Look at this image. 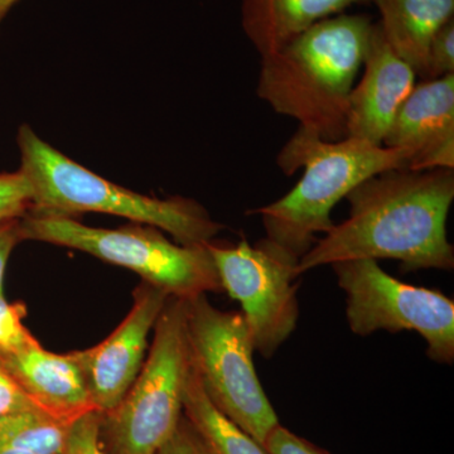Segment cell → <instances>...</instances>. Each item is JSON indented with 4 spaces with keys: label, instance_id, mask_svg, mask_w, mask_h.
I'll use <instances>...</instances> for the list:
<instances>
[{
    "label": "cell",
    "instance_id": "cell-1",
    "mask_svg": "<svg viewBox=\"0 0 454 454\" xmlns=\"http://www.w3.org/2000/svg\"><path fill=\"white\" fill-rule=\"evenodd\" d=\"M349 216L318 239L298 262L295 277L352 259H395L403 270H453L447 219L454 169H390L348 193Z\"/></svg>",
    "mask_w": 454,
    "mask_h": 454
},
{
    "label": "cell",
    "instance_id": "cell-2",
    "mask_svg": "<svg viewBox=\"0 0 454 454\" xmlns=\"http://www.w3.org/2000/svg\"><path fill=\"white\" fill-rule=\"evenodd\" d=\"M372 25L364 14H337L316 23L262 57L256 95L322 139L348 138V98Z\"/></svg>",
    "mask_w": 454,
    "mask_h": 454
},
{
    "label": "cell",
    "instance_id": "cell-3",
    "mask_svg": "<svg viewBox=\"0 0 454 454\" xmlns=\"http://www.w3.org/2000/svg\"><path fill=\"white\" fill-rule=\"evenodd\" d=\"M408 154L400 149L354 138L330 142L298 128L278 154L277 164L286 176L303 168L301 181L282 199L256 208L271 243L300 262L336 223L334 206L367 178L385 170L405 169Z\"/></svg>",
    "mask_w": 454,
    "mask_h": 454
},
{
    "label": "cell",
    "instance_id": "cell-4",
    "mask_svg": "<svg viewBox=\"0 0 454 454\" xmlns=\"http://www.w3.org/2000/svg\"><path fill=\"white\" fill-rule=\"evenodd\" d=\"M20 168L32 186L28 214L73 217L98 212L124 217L168 232L176 243L203 245L223 225L212 220L195 200H160L140 195L95 175L41 139L28 125L18 130Z\"/></svg>",
    "mask_w": 454,
    "mask_h": 454
},
{
    "label": "cell",
    "instance_id": "cell-5",
    "mask_svg": "<svg viewBox=\"0 0 454 454\" xmlns=\"http://www.w3.org/2000/svg\"><path fill=\"white\" fill-rule=\"evenodd\" d=\"M20 227L25 240L70 247L129 269L170 297L191 301L223 291L207 244L172 243L157 227L136 223L98 229L73 217L32 214L20 219Z\"/></svg>",
    "mask_w": 454,
    "mask_h": 454
},
{
    "label": "cell",
    "instance_id": "cell-6",
    "mask_svg": "<svg viewBox=\"0 0 454 454\" xmlns=\"http://www.w3.org/2000/svg\"><path fill=\"white\" fill-rule=\"evenodd\" d=\"M192 370L187 301L170 297L154 325L148 357L127 395L103 414L107 454H157L177 429Z\"/></svg>",
    "mask_w": 454,
    "mask_h": 454
},
{
    "label": "cell",
    "instance_id": "cell-7",
    "mask_svg": "<svg viewBox=\"0 0 454 454\" xmlns=\"http://www.w3.org/2000/svg\"><path fill=\"white\" fill-rule=\"evenodd\" d=\"M191 358L214 405L264 447L278 415L260 384L243 313L215 309L207 295L187 301Z\"/></svg>",
    "mask_w": 454,
    "mask_h": 454
},
{
    "label": "cell",
    "instance_id": "cell-8",
    "mask_svg": "<svg viewBox=\"0 0 454 454\" xmlns=\"http://www.w3.org/2000/svg\"><path fill=\"white\" fill-rule=\"evenodd\" d=\"M346 293L349 330L358 336L376 331H415L426 340L427 355L438 364L454 363V301L441 292L400 282L378 260L352 259L333 264Z\"/></svg>",
    "mask_w": 454,
    "mask_h": 454
},
{
    "label": "cell",
    "instance_id": "cell-9",
    "mask_svg": "<svg viewBox=\"0 0 454 454\" xmlns=\"http://www.w3.org/2000/svg\"><path fill=\"white\" fill-rule=\"evenodd\" d=\"M221 286L240 301L254 348L268 358L288 340L297 325L300 306L294 284L298 260L267 238L255 245L207 243Z\"/></svg>",
    "mask_w": 454,
    "mask_h": 454
},
{
    "label": "cell",
    "instance_id": "cell-10",
    "mask_svg": "<svg viewBox=\"0 0 454 454\" xmlns=\"http://www.w3.org/2000/svg\"><path fill=\"white\" fill-rule=\"evenodd\" d=\"M129 315L103 342L76 351L95 409L109 413L127 395L145 361L148 337L170 295L143 282L133 294Z\"/></svg>",
    "mask_w": 454,
    "mask_h": 454
},
{
    "label": "cell",
    "instance_id": "cell-11",
    "mask_svg": "<svg viewBox=\"0 0 454 454\" xmlns=\"http://www.w3.org/2000/svg\"><path fill=\"white\" fill-rule=\"evenodd\" d=\"M382 145L408 154L405 169H454V74L415 85Z\"/></svg>",
    "mask_w": 454,
    "mask_h": 454
},
{
    "label": "cell",
    "instance_id": "cell-12",
    "mask_svg": "<svg viewBox=\"0 0 454 454\" xmlns=\"http://www.w3.org/2000/svg\"><path fill=\"white\" fill-rule=\"evenodd\" d=\"M364 74L348 98L346 136L382 145L397 110L415 86L413 68L385 38L380 23H373Z\"/></svg>",
    "mask_w": 454,
    "mask_h": 454
},
{
    "label": "cell",
    "instance_id": "cell-13",
    "mask_svg": "<svg viewBox=\"0 0 454 454\" xmlns=\"http://www.w3.org/2000/svg\"><path fill=\"white\" fill-rule=\"evenodd\" d=\"M0 364L35 408L59 422L74 424L90 411H98L76 351L59 355L38 343L0 358Z\"/></svg>",
    "mask_w": 454,
    "mask_h": 454
},
{
    "label": "cell",
    "instance_id": "cell-14",
    "mask_svg": "<svg viewBox=\"0 0 454 454\" xmlns=\"http://www.w3.org/2000/svg\"><path fill=\"white\" fill-rule=\"evenodd\" d=\"M365 2L369 0H244L243 28L264 57L325 18Z\"/></svg>",
    "mask_w": 454,
    "mask_h": 454
},
{
    "label": "cell",
    "instance_id": "cell-15",
    "mask_svg": "<svg viewBox=\"0 0 454 454\" xmlns=\"http://www.w3.org/2000/svg\"><path fill=\"white\" fill-rule=\"evenodd\" d=\"M380 12L385 38L423 77L430 41L454 18V0H372Z\"/></svg>",
    "mask_w": 454,
    "mask_h": 454
},
{
    "label": "cell",
    "instance_id": "cell-16",
    "mask_svg": "<svg viewBox=\"0 0 454 454\" xmlns=\"http://www.w3.org/2000/svg\"><path fill=\"white\" fill-rule=\"evenodd\" d=\"M184 415L208 454H268L262 444L214 405L193 365L184 391Z\"/></svg>",
    "mask_w": 454,
    "mask_h": 454
},
{
    "label": "cell",
    "instance_id": "cell-17",
    "mask_svg": "<svg viewBox=\"0 0 454 454\" xmlns=\"http://www.w3.org/2000/svg\"><path fill=\"white\" fill-rule=\"evenodd\" d=\"M71 427L40 409L4 415L0 418V450L64 454Z\"/></svg>",
    "mask_w": 454,
    "mask_h": 454
},
{
    "label": "cell",
    "instance_id": "cell-18",
    "mask_svg": "<svg viewBox=\"0 0 454 454\" xmlns=\"http://www.w3.org/2000/svg\"><path fill=\"white\" fill-rule=\"evenodd\" d=\"M26 315L25 304L11 303L0 294V358L40 343L23 324Z\"/></svg>",
    "mask_w": 454,
    "mask_h": 454
},
{
    "label": "cell",
    "instance_id": "cell-19",
    "mask_svg": "<svg viewBox=\"0 0 454 454\" xmlns=\"http://www.w3.org/2000/svg\"><path fill=\"white\" fill-rule=\"evenodd\" d=\"M32 186L22 169L0 173V225L25 217L32 208Z\"/></svg>",
    "mask_w": 454,
    "mask_h": 454
},
{
    "label": "cell",
    "instance_id": "cell-20",
    "mask_svg": "<svg viewBox=\"0 0 454 454\" xmlns=\"http://www.w3.org/2000/svg\"><path fill=\"white\" fill-rule=\"evenodd\" d=\"M454 74V18L441 27L430 41L423 80Z\"/></svg>",
    "mask_w": 454,
    "mask_h": 454
},
{
    "label": "cell",
    "instance_id": "cell-21",
    "mask_svg": "<svg viewBox=\"0 0 454 454\" xmlns=\"http://www.w3.org/2000/svg\"><path fill=\"white\" fill-rule=\"evenodd\" d=\"M100 411H90L71 427L64 454H107L101 441Z\"/></svg>",
    "mask_w": 454,
    "mask_h": 454
},
{
    "label": "cell",
    "instance_id": "cell-22",
    "mask_svg": "<svg viewBox=\"0 0 454 454\" xmlns=\"http://www.w3.org/2000/svg\"><path fill=\"white\" fill-rule=\"evenodd\" d=\"M264 448L268 454H330L306 439L298 437L280 424L271 430Z\"/></svg>",
    "mask_w": 454,
    "mask_h": 454
},
{
    "label": "cell",
    "instance_id": "cell-23",
    "mask_svg": "<svg viewBox=\"0 0 454 454\" xmlns=\"http://www.w3.org/2000/svg\"><path fill=\"white\" fill-rule=\"evenodd\" d=\"M157 454H208V452L195 429L188 423L184 415H182L177 429Z\"/></svg>",
    "mask_w": 454,
    "mask_h": 454
},
{
    "label": "cell",
    "instance_id": "cell-24",
    "mask_svg": "<svg viewBox=\"0 0 454 454\" xmlns=\"http://www.w3.org/2000/svg\"><path fill=\"white\" fill-rule=\"evenodd\" d=\"M35 408L16 380L0 364V418L16 411Z\"/></svg>",
    "mask_w": 454,
    "mask_h": 454
},
{
    "label": "cell",
    "instance_id": "cell-25",
    "mask_svg": "<svg viewBox=\"0 0 454 454\" xmlns=\"http://www.w3.org/2000/svg\"><path fill=\"white\" fill-rule=\"evenodd\" d=\"M25 240L20 227V219L9 221L0 225V294H3L5 268H7L9 256L20 241Z\"/></svg>",
    "mask_w": 454,
    "mask_h": 454
},
{
    "label": "cell",
    "instance_id": "cell-26",
    "mask_svg": "<svg viewBox=\"0 0 454 454\" xmlns=\"http://www.w3.org/2000/svg\"><path fill=\"white\" fill-rule=\"evenodd\" d=\"M20 0H0V25L4 18L7 17L9 11L17 4Z\"/></svg>",
    "mask_w": 454,
    "mask_h": 454
},
{
    "label": "cell",
    "instance_id": "cell-27",
    "mask_svg": "<svg viewBox=\"0 0 454 454\" xmlns=\"http://www.w3.org/2000/svg\"><path fill=\"white\" fill-rule=\"evenodd\" d=\"M0 454H35V453L25 452V450H0Z\"/></svg>",
    "mask_w": 454,
    "mask_h": 454
}]
</instances>
